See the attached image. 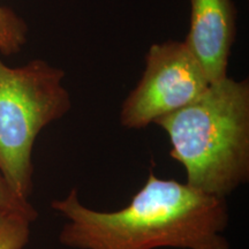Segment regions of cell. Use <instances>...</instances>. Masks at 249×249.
<instances>
[{
    "label": "cell",
    "instance_id": "5b68a950",
    "mask_svg": "<svg viewBox=\"0 0 249 249\" xmlns=\"http://www.w3.org/2000/svg\"><path fill=\"white\" fill-rule=\"evenodd\" d=\"M191 26L183 42L201 64L211 85L227 77L236 36L233 0H189Z\"/></svg>",
    "mask_w": 249,
    "mask_h": 249
},
{
    "label": "cell",
    "instance_id": "7a4b0ae2",
    "mask_svg": "<svg viewBox=\"0 0 249 249\" xmlns=\"http://www.w3.org/2000/svg\"><path fill=\"white\" fill-rule=\"evenodd\" d=\"M186 183L226 198L249 181V82L227 76L187 107L156 120Z\"/></svg>",
    "mask_w": 249,
    "mask_h": 249
},
{
    "label": "cell",
    "instance_id": "277c9868",
    "mask_svg": "<svg viewBox=\"0 0 249 249\" xmlns=\"http://www.w3.org/2000/svg\"><path fill=\"white\" fill-rule=\"evenodd\" d=\"M210 86L204 70L185 42L167 40L151 45L141 80L121 107V126L147 128L160 118L196 101Z\"/></svg>",
    "mask_w": 249,
    "mask_h": 249
},
{
    "label": "cell",
    "instance_id": "52a82bcc",
    "mask_svg": "<svg viewBox=\"0 0 249 249\" xmlns=\"http://www.w3.org/2000/svg\"><path fill=\"white\" fill-rule=\"evenodd\" d=\"M31 222L21 214L0 210V249H23L31 233Z\"/></svg>",
    "mask_w": 249,
    "mask_h": 249
},
{
    "label": "cell",
    "instance_id": "6da1fadb",
    "mask_svg": "<svg viewBox=\"0 0 249 249\" xmlns=\"http://www.w3.org/2000/svg\"><path fill=\"white\" fill-rule=\"evenodd\" d=\"M51 208L65 218L58 240L70 249H231L226 198L187 183L160 179L154 170L126 207L99 211L71 188Z\"/></svg>",
    "mask_w": 249,
    "mask_h": 249
},
{
    "label": "cell",
    "instance_id": "ba28073f",
    "mask_svg": "<svg viewBox=\"0 0 249 249\" xmlns=\"http://www.w3.org/2000/svg\"><path fill=\"white\" fill-rule=\"evenodd\" d=\"M0 210L21 214V216L27 217L33 223L38 217V213L29 200H23V198L18 197L12 191L1 172H0Z\"/></svg>",
    "mask_w": 249,
    "mask_h": 249
},
{
    "label": "cell",
    "instance_id": "3957f363",
    "mask_svg": "<svg viewBox=\"0 0 249 249\" xmlns=\"http://www.w3.org/2000/svg\"><path fill=\"white\" fill-rule=\"evenodd\" d=\"M64 77V71L42 59L17 68L0 59V172L23 200L33 194L37 136L71 111Z\"/></svg>",
    "mask_w": 249,
    "mask_h": 249
},
{
    "label": "cell",
    "instance_id": "8992f818",
    "mask_svg": "<svg viewBox=\"0 0 249 249\" xmlns=\"http://www.w3.org/2000/svg\"><path fill=\"white\" fill-rule=\"evenodd\" d=\"M28 26L13 9L0 4V53L13 55L26 45Z\"/></svg>",
    "mask_w": 249,
    "mask_h": 249
}]
</instances>
